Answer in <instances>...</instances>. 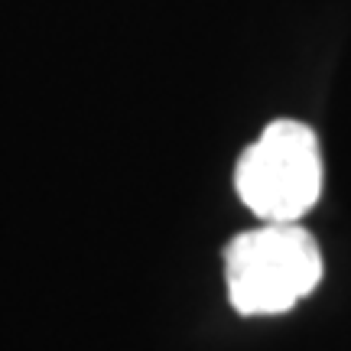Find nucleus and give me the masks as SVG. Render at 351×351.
<instances>
[{
    "instance_id": "1",
    "label": "nucleus",
    "mask_w": 351,
    "mask_h": 351,
    "mask_svg": "<svg viewBox=\"0 0 351 351\" xmlns=\"http://www.w3.org/2000/svg\"><path fill=\"white\" fill-rule=\"evenodd\" d=\"M225 280L241 315L287 313L322 280V254L300 221H263L225 247Z\"/></svg>"
},
{
    "instance_id": "2",
    "label": "nucleus",
    "mask_w": 351,
    "mask_h": 351,
    "mask_svg": "<svg viewBox=\"0 0 351 351\" xmlns=\"http://www.w3.org/2000/svg\"><path fill=\"white\" fill-rule=\"evenodd\" d=\"M241 202L261 221H300L322 192V156L315 134L300 121L267 124L234 176Z\"/></svg>"
}]
</instances>
